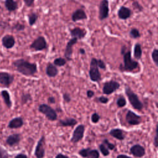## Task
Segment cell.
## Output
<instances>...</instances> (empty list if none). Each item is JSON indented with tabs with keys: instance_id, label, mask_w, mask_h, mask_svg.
<instances>
[{
	"instance_id": "1",
	"label": "cell",
	"mask_w": 158,
	"mask_h": 158,
	"mask_svg": "<svg viewBox=\"0 0 158 158\" xmlns=\"http://www.w3.org/2000/svg\"><path fill=\"white\" fill-rule=\"evenodd\" d=\"M15 70L26 77L33 76L38 72L36 63H31L24 59H19L12 62Z\"/></svg>"
},
{
	"instance_id": "45",
	"label": "cell",
	"mask_w": 158,
	"mask_h": 158,
	"mask_svg": "<svg viewBox=\"0 0 158 158\" xmlns=\"http://www.w3.org/2000/svg\"><path fill=\"white\" fill-rule=\"evenodd\" d=\"M34 0H23V2L27 7H31L34 4Z\"/></svg>"
},
{
	"instance_id": "20",
	"label": "cell",
	"mask_w": 158,
	"mask_h": 158,
	"mask_svg": "<svg viewBox=\"0 0 158 158\" xmlns=\"http://www.w3.org/2000/svg\"><path fill=\"white\" fill-rule=\"evenodd\" d=\"M24 122L23 118L21 117H17L13 118L9 121L7 125V127L10 129H17L21 128Z\"/></svg>"
},
{
	"instance_id": "41",
	"label": "cell",
	"mask_w": 158,
	"mask_h": 158,
	"mask_svg": "<svg viewBox=\"0 0 158 158\" xmlns=\"http://www.w3.org/2000/svg\"><path fill=\"white\" fill-rule=\"evenodd\" d=\"M9 155L3 148L0 146V158H9Z\"/></svg>"
},
{
	"instance_id": "11",
	"label": "cell",
	"mask_w": 158,
	"mask_h": 158,
	"mask_svg": "<svg viewBox=\"0 0 158 158\" xmlns=\"http://www.w3.org/2000/svg\"><path fill=\"white\" fill-rule=\"evenodd\" d=\"M109 14V1L107 0L101 1L99 5V15L98 18L101 21L108 18Z\"/></svg>"
},
{
	"instance_id": "37",
	"label": "cell",
	"mask_w": 158,
	"mask_h": 158,
	"mask_svg": "<svg viewBox=\"0 0 158 158\" xmlns=\"http://www.w3.org/2000/svg\"><path fill=\"white\" fill-rule=\"evenodd\" d=\"M100 118H101V117L98 113L94 112L92 114V115L91 116V121L93 123H97L99 121Z\"/></svg>"
},
{
	"instance_id": "3",
	"label": "cell",
	"mask_w": 158,
	"mask_h": 158,
	"mask_svg": "<svg viewBox=\"0 0 158 158\" xmlns=\"http://www.w3.org/2000/svg\"><path fill=\"white\" fill-rule=\"evenodd\" d=\"M125 93L127 96L130 104L135 109L139 111L143 109V102L139 100L138 95L133 92L131 88L128 85H125Z\"/></svg>"
},
{
	"instance_id": "34",
	"label": "cell",
	"mask_w": 158,
	"mask_h": 158,
	"mask_svg": "<svg viewBox=\"0 0 158 158\" xmlns=\"http://www.w3.org/2000/svg\"><path fill=\"white\" fill-rule=\"evenodd\" d=\"M151 57L152 61L155 64V65L157 67L158 66V49L156 48L153 49L151 53Z\"/></svg>"
},
{
	"instance_id": "23",
	"label": "cell",
	"mask_w": 158,
	"mask_h": 158,
	"mask_svg": "<svg viewBox=\"0 0 158 158\" xmlns=\"http://www.w3.org/2000/svg\"><path fill=\"white\" fill-rule=\"evenodd\" d=\"M46 73L48 77L53 78L57 75L59 70L53 64L49 62L46 67Z\"/></svg>"
},
{
	"instance_id": "6",
	"label": "cell",
	"mask_w": 158,
	"mask_h": 158,
	"mask_svg": "<svg viewBox=\"0 0 158 158\" xmlns=\"http://www.w3.org/2000/svg\"><path fill=\"white\" fill-rule=\"evenodd\" d=\"M30 49L35 51H41L48 48V44L45 38L43 36H39L31 43L30 46Z\"/></svg>"
},
{
	"instance_id": "32",
	"label": "cell",
	"mask_w": 158,
	"mask_h": 158,
	"mask_svg": "<svg viewBox=\"0 0 158 158\" xmlns=\"http://www.w3.org/2000/svg\"><path fill=\"white\" fill-rule=\"evenodd\" d=\"M116 104H117V106L118 107H123L126 106L127 104V101H126V99L122 96H120L117 99V101H116Z\"/></svg>"
},
{
	"instance_id": "25",
	"label": "cell",
	"mask_w": 158,
	"mask_h": 158,
	"mask_svg": "<svg viewBox=\"0 0 158 158\" xmlns=\"http://www.w3.org/2000/svg\"><path fill=\"white\" fill-rule=\"evenodd\" d=\"M1 94L2 98H3L4 102L6 104V106L9 109L11 108L12 106V102L10 99V96L9 91L7 90H5V89L2 90L1 91Z\"/></svg>"
},
{
	"instance_id": "51",
	"label": "cell",
	"mask_w": 158,
	"mask_h": 158,
	"mask_svg": "<svg viewBox=\"0 0 158 158\" xmlns=\"http://www.w3.org/2000/svg\"><path fill=\"white\" fill-rule=\"evenodd\" d=\"M79 52L81 54H85V49H83V48H80L79 49Z\"/></svg>"
},
{
	"instance_id": "27",
	"label": "cell",
	"mask_w": 158,
	"mask_h": 158,
	"mask_svg": "<svg viewBox=\"0 0 158 158\" xmlns=\"http://www.w3.org/2000/svg\"><path fill=\"white\" fill-rule=\"evenodd\" d=\"M27 17L30 26H33L36 23L38 19V15L36 12H31L28 14Z\"/></svg>"
},
{
	"instance_id": "44",
	"label": "cell",
	"mask_w": 158,
	"mask_h": 158,
	"mask_svg": "<svg viewBox=\"0 0 158 158\" xmlns=\"http://www.w3.org/2000/svg\"><path fill=\"white\" fill-rule=\"evenodd\" d=\"M98 100L99 102L102 104H107L109 102V98L104 96H101L98 98Z\"/></svg>"
},
{
	"instance_id": "18",
	"label": "cell",
	"mask_w": 158,
	"mask_h": 158,
	"mask_svg": "<svg viewBox=\"0 0 158 158\" xmlns=\"http://www.w3.org/2000/svg\"><path fill=\"white\" fill-rule=\"evenodd\" d=\"M132 12L131 9L124 6H121L117 11V16L120 19L127 20L131 15Z\"/></svg>"
},
{
	"instance_id": "38",
	"label": "cell",
	"mask_w": 158,
	"mask_h": 158,
	"mask_svg": "<svg viewBox=\"0 0 158 158\" xmlns=\"http://www.w3.org/2000/svg\"><path fill=\"white\" fill-rule=\"evenodd\" d=\"M132 6L135 9H136L138 12H142L143 10V6L138 1H133L132 2Z\"/></svg>"
},
{
	"instance_id": "39",
	"label": "cell",
	"mask_w": 158,
	"mask_h": 158,
	"mask_svg": "<svg viewBox=\"0 0 158 158\" xmlns=\"http://www.w3.org/2000/svg\"><path fill=\"white\" fill-rule=\"evenodd\" d=\"M153 144L155 146L156 148L158 146V126L157 124H156V132H155V136L153 140Z\"/></svg>"
},
{
	"instance_id": "7",
	"label": "cell",
	"mask_w": 158,
	"mask_h": 158,
	"mask_svg": "<svg viewBox=\"0 0 158 158\" xmlns=\"http://www.w3.org/2000/svg\"><path fill=\"white\" fill-rule=\"evenodd\" d=\"M120 87V84L115 80H110L104 83L102 87V93L106 95H110L116 91Z\"/></svg>"
},
{
	"instance_id": "8",
	"label": "cell",
	"mask_w": 158,
	"mask_h": 158,
	"mask_svg": "<svg viewBox=\"0 0 158 158\" xmlns=\"http://www.w3.org/2000/svg\"><path fill=\"white\" fill-rule=\"evenodd\" d=\"M125 120L130 125H138L142 122L141 116L136 114L131 110H128L125 115Z\"/></svg>"
},
{
	"instance_id": "42",
	"label": "cell",
	"mask_w": 158,
	"mask_h": 158,
	"mask_svg": "<svg viewBox=\"0 0 158 158\" xmlns=\"http://www.w3.org/2000/svg\"><path fill=\"white\" fill-rule=\"evenodd\" d=\"M97 65H98V68H99V69H104V70L106 69V65L105 62L100 59H97Z\"/></svg>"
},
{
	"instance_id": "43",
	"label": "cell",
	"mask_w": 158,
	"mask_h": 158,
	"mask_svg": "<svg viewBox=\"0 0 158 158\" xmlns=\"http://www.w3.org/2000/svg\"><path fill=\"white\" fill-rule=\"evenodd\" d=\"M62 98L64 99V101L66 103H69L72 101L71 96L69 93H64L62 94Z\"/></svg>"
},
{
	"instance_id": "5",
	"label": "cell",
	"mask_w": 158,
	"mask_h": 158,
	"mask_svg": "<svg viewBox=\"0 0 158 158\" xmlns=\"http://www.w3.org/2000/svg\"><path fill=\"white\" fill-rule=\"evenodd\" d=\"M38 110L50 121H55L57 119V114L56 110L46 104H41L38 106Z\"/></svg>"
},
{
	"instance_id": "14",
	"label": "cell",
	"mask_w": 158,
	"mask_h": 158,
	"mask_svg": "<svg viewBox=\"0 0 158 158\" xmlns=\"http://www.w3.org/2000/svg\"><path fill=\"white\" fill-rule=\"evenodd\" d=\"M130 152L133 156L138 158L143 157L146 154L145 148L139 144L133 145L130 149Z\"/></svg>"
},
{
	"instance_id": "16",
	"label": "cell",
	"mask_w": 158,
	"mask_h": 158,
	"mask_svg": "<svg viewBox=\"0 0 158 158\" xmlns=\"http://www.w3.org/2000/svg\"><path fill=\"white\" fill-rule=\"evenodd\" d=\"M1 42L2 46L7 49L12 48L15 44V40L14 37L10 35H4L2 38Z\"/></svg>"
},
{
	"instance_id": "10",
	"label": "cell",
	"mask_w": 158,
	"mask_h": 158,
	"mask_svg": "<svg viewBox=\"0 0 158 158\" xmlns=\"http://www.w3.org/2000/svg\"><path fill=\"white\" fill-rule=\"evenodd\" d=\"M34 155L36 158H43L45 156V136L44 135L39 139L35 149Z\"/></svg>"
},
{
	"instance_id": "31",
	"label": "cell",
	"mask_w": 158,
	"mask_h": 158,
	"mask_svg": "<svg viewBox=\"0 0 158 158\" xmlns=\"http://www.w3.org/2000/svg\"><path fill=\"white\" fill-rule=\"evenodd\" d=\"M99 152L97 149H92L90 148L86 155V158H99Z\"/></svg>"
},
{
	"instance_id": "47",
	"label": "cell",
	"mask_w": 158,
	"mask_h": 158,
	"mask_svg": "<svg viewBox=\"0 0 158 158\" xmlns=\"http://www.w3.org/2000/svg\"><path fill=\"white\" fill-rule=\"evenodd\" d=\"M55 158H70V157L69 156H67V155H65V154H64L62 153H58L56 156Z\"/></svg>"
},
{
	"instance_id": "26",
	"label": "cell",
	"mask_w": 158,
	"mask_h": 158,
	"mask_svg": "<svg viewBox=\"0 0 158 158\" xmlns=\"http://www.w3.org/2000/svg\"><path fill=\"white\" fill-rule=\"evenodd\" d=\"M133 55L135 59H140L142 57L143 51L141 49V46L139 43H135L134 46V49H133Z\"/></svg>"
},
{
	"instance_id": "17",
	"label": "cell",
	"mask_w": 158,
	"mask_h": 158,
	"mask_svg": "<svg viewBox=\"0 0 158 158\" xmlns=\"http://www.w3.org/2000/svg\"><path fill=\"white\" fill-rule=\"evenodd\" d=\"M21 140V135L20 133H14L8 136L6 139V143L10 146L18 145Z\"/></svg>"
},
{
	"instance_id": "22",
	"label": "cell",
	"mask_w": 158,
	"mask_h": 158,
	"mask_svg": "<svg viewBox=\"0 0 158 158\" xmlns=\"http://www.w3.org/2000/svg\"><path fill=\"white\" fill-rule=\"evenodd\" d=\"M78 123L77 120L72 117H67L64 119H60L57 125L60 127H73Z\"/></svg>"
},
{
	"instance_id": "50",
	"label": "cell",
	"mask_w": 158,
	"mask_h": 158,
	"mask_svg": "<svg viewBox=\"0 0 158 158\" xmlns=\"http://www.w3.org/2000/svg\"><path fill=\"white\" fill-rule=\"evenodd\" d=\"M116 158H133L131 157H130L127 155H125V154H119L117 156Z\"/></svg>"
},
{
	"instance_id": "2",
	"label": "cell",
	"mask_w": 158,
	"mask_h": 158,
	"mask_svg": "<svg viewBox=\"0 0 158 158\" xmlns=\"http://www.w3.org/2000/svg\"><path fill=\"white\" fill-rule=\"evenodd\" d=\"M123 64H120L119 70L123 72H131L139 66V62L131 58V54L130 51H127L123 55Z\"/></svg>"
},
{
	"instance_id": "21",
	"label": "cell",
	"mask_w": 158,
	"mask_h": 158,
	"mask_svg": "<svg viewBox=\"0 0 158 158\" xmlns=\"http://www.w3.org/2000/svg\"><path fill=\"white\" fill-rule=\"evenodd\" d=\"M109 134L111 136L120 141H122L125 138V135L124 133V131L118 128L111 129L109 131Z\"/></svg>"
},
{
	"instance_id": "35",
	"label": "cell",
	"mask_w": 158,
	"mask_h": 158,
	"mask_svg": "<svg viewBox=\"0 0 158 158\" xmlns=\"http://www.w3.org/2000/svg\"><path fill=\"white\" fill-rule=\"evenodd\" d=\"M12 28V30H15L17 31H23L25 30V26L23 23H21L20 22H17L13 25Z\"/></svg>"
},
{
	"instance_id": "40",
	"label": "cell",
	"mask_w": 158,
	"mask_h": 158,
	"mask_svg": "<svg viewBox=\"0 0 158 158\" xmlns=\"http://www.w3.org/2000/svg\"><path fill=\"white\" fill-rule=\"evenodd\" d=\"M90 149V148H83L81 149H80L78 151V154L80 156H81V157H83V158H86V155L89 151V150Z\"/></svg>"
},
{
	"instance_id": "15",
	"label": "cell",
	"mask_w": 158,
	"mask_h": 158,
	"mask_svg": "<svg viewBox=\"0 0 158 158\" xmlns=\"http://www.w3.org/2000/svg\"><path fill=\"white\" fill-rule=\"evenodd\" d=\"M70 33L72 38H76L78 40L84 38L87 33V31L85 28L75 27L72 29H70Z\"/></svg>"
},
{
	"instance_id": "13",
	"label": "cell",
	"mask_w": 158,
	"mask_h": 158,
	"mask_svg": "<svg viewBox=\"0 0 158 158\" xmlns=\"http://www.w3.org/2000/svg\"><path fill=\"white\" fill-rule=\"evenodd\" d=\"M77 42L78 39L76 38H72L68 41L64 51V57L66 60H72V56L73 54V46Z\"/></svg>"
},
{
	"instance_id": "28",
	"label": "cell",
	"mask_w": 158,
	"mask_h": 158,
	"mask_svg": "<svg viewBox=\"0 0 158 158\" xmlns=\"http://www.w3.org/2000/svg\"><path fill=\"white\" fill-rule=\"evenodd\" d=\"M20 99H21V102H22V104H27V102H30V101H31L32 100V96L31 95L28 93H23L22 95H21V98H20Z\"/></svg>"
},
{
	"instance_id": "36",
	"label": "cell",
	"mask_w": 158,
	"mask_h": 158,
	"mask_svg": "<svg viewBox=\"0 0 158 158\" xmlns=\"http://www.w3.org/2000/svg\"><path fill=\"white\" fill-rule=\"evenodd\" d=\"M102 144H104L106 147L107 148L109 149V150H114L115 148V145L112 143H110L107 139H104V140L102 141Z\"/></svg>"
},
{
	"instance_id": "19",
	"label": "cell",
	"mask_w": 158,
	"mask_h": 158,
	"mask_svg": "<svg viewBox=\"0 0 158 158\" xmlns=\"http://www.w3.org/2000/svg\"><path fill=\"white\" fill-rule=\"evenodd\" d=\"M72 20L76 22L79 20H85L87 19V15L85 11L82 9H77L72 14Z\"/></svg>"
},
{
	"instance_id": "29",
	"label": "cell",
	"mask_w": 158,
	"mask_h": 158,
	"mask_svg": "<svg viewBox=\"0 0 158 158\" xmlns=\"http://www.w3.org/2000/svg\"><path fill=\"white\" fill-rule=\"evenodd\" d=\"M129 36L132 39H136V38H138L141 36V34H140V32H139V31L138 28H132L130 30Z\"/></svg>"
},
{
	"instance_id": "24",
	"label": "cell",
	"mask_w": 158,
	"mask_h": 158,
	"mask_svg": "<svg viewBox=\"0 0 158 158\" xmlns=\"http://www.w3.org/2000/svg\"><path fill=\"white\" fill-rule=\"evenodd\" d=\"M4 6L9 12H14L18 9V2L14 0H6L4 1Z\"/></svg>"
},
{
	"instance_id": "12",
	"label": "cell",
	"mask_w": 158,
	"mask_h": 158,
	"mask_svg": "<svg viewBox=\"0 0 158 158\" xmlns=\"http://www.w3.org/2000/svg\"><path fill=\"white\" fill-rule=\"evenodd\" d=\"M14 80V76L8 72H0V84L4 87L9 88Z\"/></svg>"
},
{
	"instance_id": "30",
	"label": "cell",
	"mask_w": 158,
	"mask_h": 158,
	"mask_svg": "<svg viewBox=\"0 0 158 158\" xmlns=\"http://www.w3.org/2000/svg\"><path fill=\"white\" fill-rule=\"evenodd\" d=\"M67 63V60L64 57H57L53 61V64L56 67H63Z\"/></svg>"
},
{
	"instance_id": "4",
	"label": "cell",
	"mask_w": 158,
	"mask_h": 158,
	"mask_svg": "<svg viewBox=\"0 0 158 158\" xmlns=\"http://www.w3.org/2000/svg\"><path fill=\"white\" fill-rule=\"evenodd\" d=\"M88 73L91 81L93 82L98 83L102 80L101 75L97 65V59L95 57H93L91 60Z\"/></svg>"
},
{
	"instance_id": "9",
	"label": "cell",
	"mask_w": 158,
	"mask_h": 158,
	"mask_svg": "<svg viewBox=\"0 0 158 158\" xmlns=\"http://www.w3.org/2000/svg\"><path fill=\"white\" fill-rule=\"evenodd\" d=\"M85 131V127L83 124L78 125L73 130L70 141L73 143H77L80 141L83 136Z\"/></svg>"
},
{
	"instance_id": "49",
	"label": "cell",
	"mask_w": 158,
	"mask_h": 158,
	"mask_svg": "<svg viewBox=\"0 0 158 158\" xmlns=\"http://www.w3.org/2000/svg\"><path fill=\"white\" fill-rule=\"evenodd\" d=\"M14 158H28V157L26 154H23V153H20V154H17Z\"/></svg>"
},
{
	"instance_id": "33",
	"label": "cell",
	"mask_w": 158,
	"mask_h": 158,
	"mask_svg": "<svg viewBox=\"0 0 158 158\" xmlns=\"http://www.w3.org/2000/svg\"><path fill=\"white\" fill-rule=\"evenodd\" d=\"M99 149L101 152V153L105 157L108 156L110 154V151L107 148V147L102 143L100 144L99 145Z\"/></svg>"
},
{
	"instance_id": "48",
	"label": "cell",
	"mask_w": 158,
	"mask_h": 158,
	"mask_svg": "<svg viewBox=\"0 0 158 158\" xmlns=\"http://www.w3.org/2000/svg\"><path fill=\"white\" fill-rule=\"evenodd\" d=\"M48 102L49 104H55V102H56L55 98L53 97V96H49V97L48 98Z\"/></svg>"
},
{
	"instance_id": "46",
	"label": "cell",
	"mask_w": 158,
	"mask_h": 158,
	"mask_svg": "<svg viewBox=\"0 0 158 158\" xmlns=\"http://www.w3.org/2000/svg\"><path fill=\"white\" fill-rule=\"evenodd\" d=\"M94 92L93 91V90H91V89H88L86 91V96H87V98H91L94 96Z\"/></svg>"
}]
</instances>
